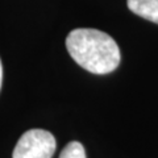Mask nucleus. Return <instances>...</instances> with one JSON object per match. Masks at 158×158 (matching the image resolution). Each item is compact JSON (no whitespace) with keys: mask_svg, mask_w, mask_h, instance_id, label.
<instances>
[{"mask_svg":"<svg viewBox=\"0 0 158 158\" xmlns=\"http://www.w3.org/2000/svg\"><path fill=\"white\" fill-rule=\"evenodd\" d=\"M66 48L79 66L98 75L116 70L121 59L116 41L98 29H74L66 38Z\"/></svg>","mask_w":158,"mask_h":158,"instance_id":"nucleus-1","label":"nucleus"},{"mask_svg":"<svg viewBox=\"0 0 158 158\" xmlns=\"http://www.w3.org/2000/svg\"><path fill=\"white\" fill-rule=\"evenodd\" d=\"M56 148V138L50 132L29 129L19 138L12 158H52Z\"/></svg>","mask_w":158,"mask_h":158,"instance_id":"nucleus-2","label":"nucleus"},{"mask_svg":"<svg viewBox=\"0 0 158 158\" xmlns=\"http://www.w3.org/2000/svg\"><path fill=\"white\" fill-rule=\"evenodd\" d=\"M127 6L137 16L158 24V0H128Z\"/></svg>","mask_w":158,"mask_h":158,"instance_id":"nucleus-3","label":"nucleus"},{"mask_svg":"<svg viewBox=\"0 0 158 158\" xmlns=\"http://www.w3.org/2000/svg\"><path fill=\"white\" fill-rule=\"evenodd\" d=\"M59 158H87L83 145L78 141H71L63 148Z\"/></svg>","mask_w":158,"mask_h":158,"instance_id":"nucleus-4","label":"nucleus"},{"mask_svg":"<svg viewBox=\"0 0 158 158\" xmlns=\"http://www.w3.org/2000/svg\"><path fill=\"white\" fill-rule=\"evenodd\" d=\"M2 83H3V66H2V61H0V88H2Z\"/></svg>","mask_w":158,"mask_h":158,"instance_id":"nucleus-5","label":"nucleus"}]
</instances>
